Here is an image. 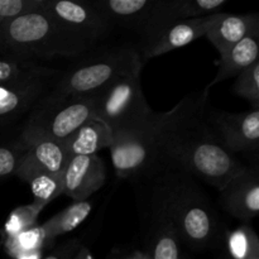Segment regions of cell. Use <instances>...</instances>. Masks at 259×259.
Returning <instances> with one entry per match:
<instances>
[{
    "instance_id": "obj_1",
    "label": "cell",
    "mask_w": 259,
    "mask_h": 259,
    "mask_svg": "<svg viewBox=\"0 0 259 259\" xmlns=\"http://www.w3.org/2000/svg\"><path fill=\"white\" fill-rule=\"evenodd\" d=\"M209 93L190 94L171 110L158 113L154 146L164 169H179L219 191L244 168L218 139L206 120Z\"/></svg>"
},
{
    "instance_id": "obj_2",
    "label": "cell",
    "mask_w": 259,
    "mask_h": 259,
    "mask_svg": "<svg viewBox=\"0 0 259 259\" xmlns=\"http://www.w3.org/2000/svg\"><path fill=\"white\" fill-rule=\"evenodd\" d=\"M151 211L166 218L180 242L192 249L210 247L219 235V219L196 179L179 169H164L154 185Z\"/></svg>"
},
{
    "instance_id": "obj_3",
    "label": "cell",
    "mask_w": 259,
    "mask_h": 259,
    "mask_svg": "<svg viewBox=\"0 0 259 259\" xmlns=\"http://www.w3.org/2000/svg\"><path fill=\"white\" fill-rule=\"evenodd\" d=\"M91 48L45 9L15 18L0 28V50L8 57L32 62L53 57L77 58Z\"/></svg>"
},
{
    "instance_id": "obj_4",
    "label": "cell",
    "mask_w": 259,
    "mask_h": 259,
    "mask_svg": "<svg viewBox=\"0 0 259 259\" xmlns=\"http://www.w3.org/2000/svg\"><path fill=\"white\" fill-rule=\"evenodd\" d=\"M144 63L132 46L106 48L76 61L56 78L52 91L65 96H91L119 78L141 75Z\"/></svg>"
},
{
    "instance_id": "obj_5",
    "label": "cell",
    "mask_w": 259,
    "mask_h": 259,
    "mask_svg": "<svg viewBox=\"0 0 259 259\" xmlns=\"http://www.w3.org/2000/svg\"><path fill=\"white\" fill-rule=\"evenodd\" d=\"M93 113L94 95L65 96L51 89L28 114L19 138L28 146L39 141L65 142Z\"/></svg>"
},
{
    "instance_id": "obj_6",
    "label": "cell",
    "mask_w": 259,
    "mask_h": 259,
    "mask_svg": "<svg viewBox=\"0 0 259 259\" xmlns=\"http://www.w3.org/2000/svg\"><path fill=\"white\" fill-rule=\"evenodd\" d=\"M93 116L113 133L149 128L156 123L158 113L144 98L141 75H133L114 81L94 95Z\"/></svg>"
},
{
    "instance_id": "obj_7",
    "label": "cell",
    "mask_w": 259,
    "mask_h": 259,
    "mask_svg": "<svg viewBox=\"0 0 259 259\" xmlns=\"http://www.w3.org/2000/svg\"><path fill=\"white\" fill-rule=\"evenodd\" d=\"M154 126L156 123L141 131L111 133L109 149L116 176L125 180L137 179L161 167L154 146Z\"/></svg>"
},
{
    "instance_id": "obj_8",
    "label": "cell",
    "mask_w": 259,
    "mask_h": 259,
    "mask_svg": "<svg viewBox=\"0 0 259 259\" xmlns=\"http://www.w3.org/2000/svg\"><path fill=\"white\" fill-rule=\"evenodd\" d=\"M58 71L46 67L33 76L0 85V128L27 118L38 101L52 89Z\"/></svg>"
},
{
    "instance_id": "obj_9",
    "label": "cell",
    "mask_w": 259,
    "mask_h": 259,
    "mask_svg": "<svg viewBox=\"0 0 259 259\" xmlns=\"http://www.w3.org/2000/svg\"><path fill=\"white\" fill-rule=\"evenodd\" d=\"M43 9L68 32L94 47L109 34L114 25L93 2L45 0Z\"/></svg>"
},
{
    "instance_id": "obj_10",
    "label": "cell",
    "mask_w": 259,
    "mask_h": 259,
    "mask_svg": "<svg viewBox=\"0 0 259 259\" xmlns=\"http://www.w3.org/2000/svg\"><path fill=\"white\" fill-rule=\"evenodd\" d=\"M219 13L194 19L164 23L148 34L141 37V47L138 52L143 63L205 37L217 20Z\"/></svg>"
},
{
    "instance_id": "obj_11",
    "label": "cell",
    "mask_w": 259,
    "mask_h": 259,
    "mask_svg": "<svg viewBox=\"0 0 259 259\" xmlns=\"http://www.w3.org/2000/svg\"><path fill=\"white\" fill-rule=\"evenodd\" d=\"M210 128L230 153H250L259 148V110L206 111Z\"/></svg>"
},
{
    "instance_id": "obj_12",
    "label": "cell",
    "mask_w": 259,
    "mask_h": 259,
    "mask_svg": "<svg viewBox=\"0 0 259 259\" xmlns=\"http://www.w3.org/2000/svg\"><path fill=\"white\" fill-rule=\"evenodd\" d=\"M94 4L111 24L133 30L141 37L163 23V0H94Z\"/></svg>"
},
{
    "instance_id": "obj_13",
    "label": "cell",
    "mask_w": 259,
    "mask_h": 259,
    "mask_svg": "<svg viewBox=\"0 0 259 259\" xmlns=\"http://www.w3.org/2000/svg\"><path fill=\"white\" fill-rule=\"evenodd\" d=\"M219 202L223 209L244 224L259 212V176L257 168H244L238 172L219 190Z\"/></svg>"
},
{
    "instance_id": "obj_14",
    "label": "cell",
    "mask_w": 259,
    "mask_h": 259,
    "mask_svg": "<svg viewBox=\"0 0 259 259\" xmlns=\"http://www.w3.org/2000/svg\"><path fill=\"white\" fill-rule=\"evenodd\" d=\"M106 181V168L98 154L70 157L62 174V195L73 201H85Z\"/></svg>"
},
{
    "instance_id": "obj_15",
    "label": "cell",
    "mask_w": 259,
    "mask_h": 259,
    "mask_svg": "<svg viewBox=\"0 0 259 259\" xmlns=\"http://www.w3.org/2000/svg\"><path fill=\"white\" fill-rule=\"evenodd\" d=\"M68 154L62 142L39 141L30 144L18 166L15 176L27 184L37 175L62 176L67 164Z\"/></svg>"
},
{
    "instance_id": "obj_16",
    "label": "cell",
    "mask_w": 259,
    "mask_h": 259,
    "mask_svg": "<svg viewBox=\"0 0 259 259\" xmlns=\"http://www.w3.org/2000/svg\"><path fill=\"white\" fill-rule=\"evenodd\" d=\"M205 37L214 46L219 56H223L245 38L259 37L258 14L219 13Z\"/></svg>"
},
{
    "instance_id": "obj_17",
    "label": "cell",
    "mask_w": 259,
    "mask_h": 259,
    "mask_svg": "<svg viewBox=\"0 0 259 259\" xmlns=\"http://www.w3.org/2000/svg\"><path fill=\"white\" fill-rule=\"evenodd\" d=\"M110 128L99 119L91 116L75 133L62 142L68 157L98 154L101 149L109 148L111 143Z\"/></svg>"
},
{
    "instance_id": "obj_18",
    "label": "cell",
    "mask_w": 259,
    "mask_h": 259,
    "mask_svg": "<svg viewBox=\"0 0 259 259\" xmlns=\"http://www.w3.org/2000/svg\"><path fill=\"white\" fill-rule=\"evenodd\" d=\"M259 37H248L230 48L227 53L219 56L217 62V73L211 82L205 88L210 89L217 83L223 82L228 78L237 77L242 71L258 62L259 56Z\"/></svg>"
},
{
    "instance_id": "obj_19",
    "label": "cell",
    "mask_w": 259,
    "mask_h": 259,
    "mask_svg": "<svg viewBox=\"0 0 259 259\" xmlns=\"http://www.w3.org/2000/svg\"><path fill=\"white\" fill-rule=\"evenodd\" d=\"M152 212V211H151ZM151 242L149 258L151 259H181V242L171 223L162 215L152 212Z\"/></svg>"
},
{
    "instance_id": "obj_20",
    "label": "cell",
    "mask_w": 259,
    "mask_h": 259,
    "mask_svg": "<svg viewBox=\"0 0 259 259\" xmlns=\"http://www.w3.org/2000/svg\"><path fill=\"white\" fill-rule=\"evenodd\" d=\"M91 210H93V202L90 200L73 201L70 206L63 209L58 214L53 215L50 220L40 225L46 238L51 243H55L58 237L71 233L76 228L80 227L88 219Z\"/></svg>"
},
{
    "instance_id": "obj_21",
    "label": "cell",
    "mask_w": 259,
    "mask_h": 259,
    "mask_svg": "<svg viewBox=\"0 0 259 259\" xmlns=\"http://www.w3.org/2000/svg\"><path fill=\"white\" fill-rule=\"evenodd\" d=\"M4 247L13 259H40L45 250L53 247L46 238L42 227L32 228L15 237L4 238Z\"/></svg>"
},
{
    "instance_id": "obj_22",
    "label": "cell",
    "mask_w": 259,
    "mask_h": 259,
    "mask_svg": "<svg viewBox=\"0 0 259 259\" xmlns=\"http://www.w3.org/2000/svg\"><path fill=\"white\" fill-rule=\"evenodd\" d=\"M227 3V0H163V24L174 20L194 19L217 14Z\"/></svg>"
},
{
    "instance_id": "obj_23",
    "label": "cell",
    "mask_w": 259,
    "mask_h": 259,
    "mask_svg": "<svg viewBox=\"0 0 259 259\" xmlns=\"http://www.w3.org/2000/svg\"><path fill=\"white\" fill-rule=\"evenodd\" d=\"M228 259H247L259 255V239L248 224L225 233Z\"/></svg>"
},
{
    "instance_id": "obj_24",
    "label": "cell",
    "mask_w": 259,
    "mask_h": 259,
    "mask_svg": "<svg viewBox=\"0 0 259 259\" xmlns=\"http://www.w3.org/2000/svg\"><path fill=\"white\" fill-rule=\"evenodd\" d=\"M43 209L45 207L40 205L32 202V204L18 206L17 209L13 210L4 224V229H3L4 238L15 237L25 230L37 227L38 218Z\"/></svg>"
},
{
    "instance_id": "obj_25",
    "label": "cell",
    "mask_w": 259,
    "mask_h": 259,
    "mask_svg": "<svg viewBox=\"0 0 259 259\" xmlns=\"http://www.w3.org/2000/svg\"><path fill=\"white\" fill-rule=\"evenodd\" d=\"M32 190L34 204L46 207L56 197L62 195V176L56 175H37L27 182Z\"/></svg>"
},
{
    "instance_id": "obj_26",
    "label": "cell",
    "mask_w": 259,
    "mask_h": 259,
    "mask_svg": "<svg viewBox=\"0 0 259 259\" xmlns=\"http://www.w3.org/2000/svg\"><path fill=\"white\" fill-rule=\"evenodd\" d=\"M233 93L247 100L252 109L259 110V61L235 77Z\"/></svg>"
},
{
    "instance_id": "obj_27",
    "label": "cell",
    "mask_w": 259,
    "mask_h": 259,
    "mask_svg": "<svg viewBox=\"0 0 259 259\" xmlns=\"http://www.w3.org/2000/svg\"><path fill=\"white\" fill-rule=\"evenodd\" d=\"M46 66L39 65L32 61L19 60L14 57L0 58V85H5L12 81L20 80V78L33 76L35 73L42 72Z\"/></svg>"
},
{
    "instance_id": "obj_28",
    "label": "cell",
    "mask_w": 259,
    "mask_h": 259,
    "mask_svg": "<svg viewBox=\"0 0 259 259\" xmlns=\"http://www.w3.org/2000/svg\"><path fill=\"white\" fill-rule=\"evenodd\" d=\"M28 148L29 146L19 137L14 141L0 144V182L15 176L18 166Z\"/></svg>"
},
{
    "instance_id": "obj_29",
    "label": "cell",
    "mask_w": 259,
    "mask_h": 259,
    "mask_svg": "<svg viewBox=\"0 0 259 259\" xmlns=\"http://www.w3.org/2000/svg\"><path fill=\"white\" fill-rule=\"evenodd\" d=\"M43 7L45 0H0V28L15 18L40 10Z\"/></svg>"
},
{
    "instance_id": "obj_30",
    "label": "cell",
    "mask_w": 259,
    "mask_h": 259,
    "mask_svg": "<svg viewBox=\"0 0 259 259\" xmlns=\"http://www.w3.org/2000/svg\"><path fill=\"white\" fill-rule=\"evenodd\" d=\"M80 245L81 243L78 239H68L67 242H63L42 259H72Z\"/></svg>"
},
{
    "instance_id": "obj_31",
    "label": "cell",
    "mask_w": 259,
    "mask_h": 259,
    "mask_svg": "<svg viewBox=\"0 0 259 259\" xmlns=\"http://www.w3.org/2000/svg\"><path fill=\"white\" fill-rule=\"evenodd\" d=\"M120 259H151L148 250H134L126 255H120Z\"/></svg>"
},
{
    "instance_id": "obj_32",
    "label": "cell",
    "mask_w": 259,
    "mask_h": 259,
    "mask_svg": "<svg viewBox=\"0 0 259 259\" xmlns=\"http://www.w3.org/2000/svg\"><path fill=\"white\" fill-rule=\"evenodd\" d=\"M72 259H94L93 254H91L90 249H89L86 245H80V248H78V250L76 252V254L73 255Z\"/></svg>"
},
{
    "instance_id": "obj_33",
    "label": "cell",
    "mask_w": 259,
    "mask_h": 259,
    "mask_svg": "<svg viewBox=\"0 0 259 259\" xmlns=\"http://www.w3.org/2000/svg\"><path fill=\"white\" fill-rule=\"evenodd\" d=\"M120 253H116V252H111L109 254V257H106V259H120Z\"/></svg>"
},
{
    "instance_id": "obj_34",
    "label": "cell",
    "mask_w": 259,
    "mask_h": 259,
    "mask_svg": "<svg viewBox=\"0 0 259 259\" xmlns=\"http://www.w3.org/2000/svg\"><path fill=\"white\" fill-rule=\"evenodd\" d=\"M247 259H259V255H254V257H250V258H247Z\"/></svg>"
},
{
    "instance_id": "obj_35",
    "label": "cell",
    "mask_w": 259,
    "mask_h": 259,
    "mask_svg": "<svg viewBox=\"0 0 259 259\" xmlns=\"http://www.w3.org/2000/svg\"><path fill=\"white\" fill-rule=\"evenodd\" d=\"M0 53H2V50H0Z\"/></svg>"
}]
</instances>
